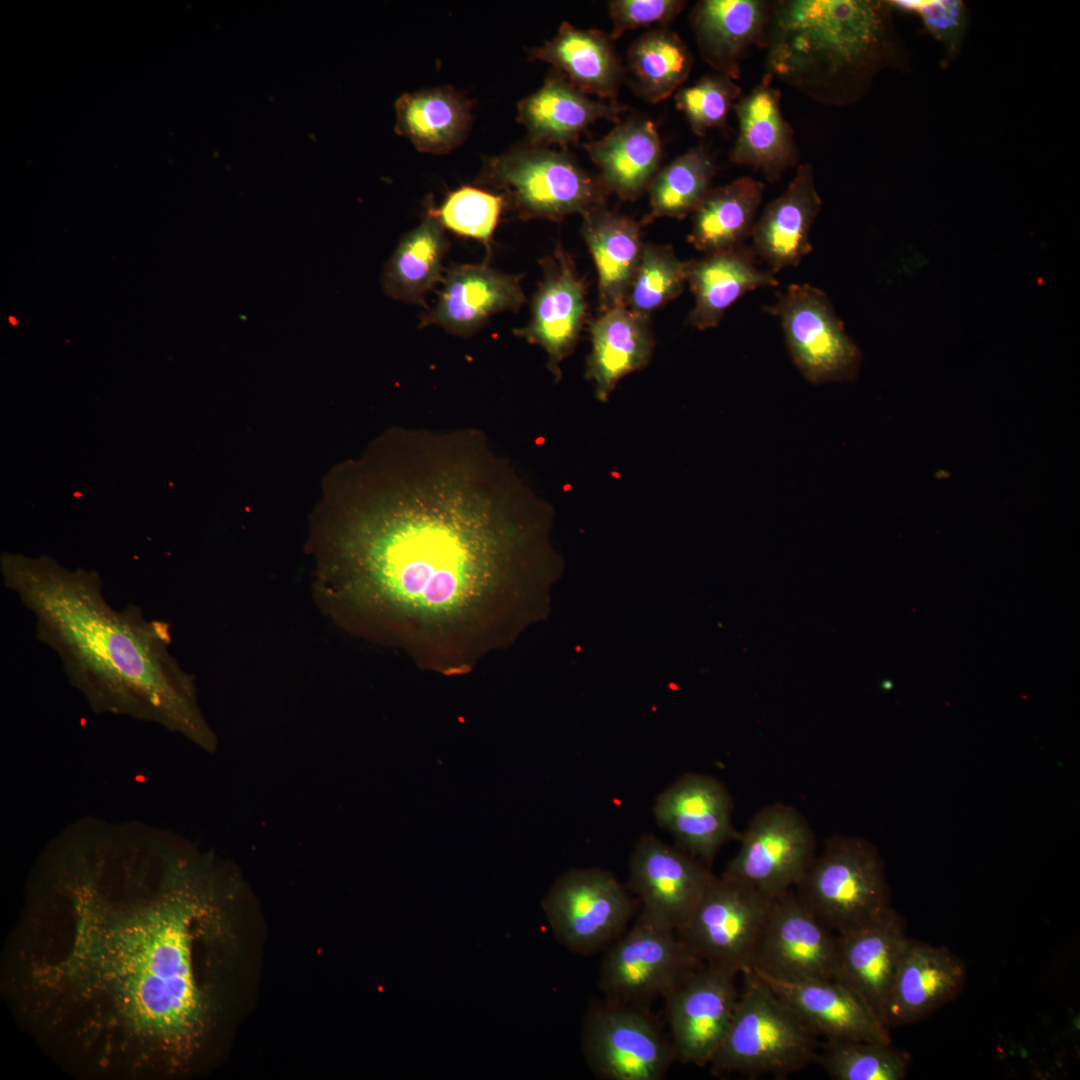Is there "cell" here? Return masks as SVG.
<instances>
[{"label": "cell", "instance_id": "1", "mask_svg": "<svg viewBox=\"0 0 1080 1080\" xmlns=\"http://www.w3.org/2000/svg\"><path fill=\"white\" fill-rule=\"evenodd\" d=\"M396 449L339 536L341 589L416 647L465 651L493 634L517 517L539 500L478 431L413 429Z\"/></svg>", "mask_w": 1080, "mask_h": 1080}, {"label": "cell", "instance_id": "2", "mask_svg": "<svg viewBox=\"0 0 1080 1080\" xmlns=\"http://www.w3.org/2000/svg\"><path fill=\"white\" fill-rule=\"evenodd\" d=\"M223 864L191 842L126 840L80 860L58 908L78 923L69 957L56 968L92 1007L90 1028L123 1032L150 1049L189 1056L207 1005L194 966V924L226 906Z\"/></svg>", "mask_w": 1080, "mask_h": 1080}, {"label": "cell", "instance_id": "3", "mask_svg": "<svg viewBox=\"0 0 1080 1080\" xmlns=\"http://www.w3.org/2000/svg\"><path fill=\"white\" fill-rule=\"evenodd\" d=\"M1 572L5 587L34 615L37 639L59 656L93 712L152 722L216 751L194 678L169 652L168 622L146 619L133 604L110 606L93 571L10 555Z\"/></svg>", "mask_w": 1080, "mask_h": 1080}, {"label": "cell", "instance_id": "4", "mask_svg": "<svg viewBox=\"0 0 1080 1080\" xmlns=\"http://www.w3.org/2000/svg\"><path fill=\"white\" fill-rule=\"evenodd\" d=\"M889 12L871 0L771 1L765 75L823 105L857 102L890 63Z\"/></svg>", "mask_w": 1080, "mask_h": 1080}, {"label": "cell", "instance_id": "5", "mask_svg": "<svg viewBox=\"0 0 1080 1080\" xmlns=\"http://www.w3.org/2000/svg\"><path fill=\"white\" fill-rule=\"evenodd\" d=\"M726 1035L708 1064L715 1076H787L814 1061L817 1035L790 1005L751 969L742 972Z\"/></svg>", "mask_w": 1080, "mask_h": 1080}, {"label": "cell", "instance_id": "6", "mask_svg": "<svg viewBox=\"0 0 1080 1080\" xmlns=\"http://www.w3.org/2000/svg\"><path fill=\"white\" fill-rule=\"evenodd\" d=\"M794 891L836 934L856 929L891 907L879 851L868 840L852 835L830 836Z\"/></svg>", "mask_w": 1080, "mask_h": 1080}, {"label": "cell", "instance_id": "7", "mask_svg": "<svg viewBox=\"0 0 1080 1080\" xmlns=\"http://www.w3.org/2000/svg\"><path fill=\"white\" fill-rule=\"evenodd\" d=\"M480 182L502 191L507 207L524 220L583 215L605 206L609 195L599 175L571 155L531 142L491 159Z\"/></svg>", "mask_w": 1080, "mask_h": 1080}, {"label": "cell", "instance_id": "8", "mask_svg": "<svg viewBox=\"0 0 1080 1080\" xmlns=\"http://www.w3.org/2000/svg\"><path fill=\"white\" fill-rule=\"evenodd\" d=\"M702 964L676 930L640 913L606 949L599 988L608 1002L647 1007Z\"/></svg>", "mask_w": 1080, "mask_h": 1080}, {"label": "cell", "instance_id": "9", "mask_svg": "<svg viewBox=\"0 0 1080 1080\" xmlns=\"http://www.w3.org/2000/svg\"><path fill=\"white\" fill-rule=\"evenodd\" d=\"M738 842L721 876L769 899L794 889L816 856L810 823L794 806L781 802L759 809Z\"/></svg>", "mask_w": 1080, "mask_h": 1080}, {"label": "cell", "instance_id": "10", "mask_svg": "<svg viewBox=\"0 0 1080 1080\" xmlns=\"http://www.w3.org/2000/svg\"><path fill=\"white\" fill-rule=\"evenodd\" d=\"M764 311L780 320L789 354L808 382L821 385L857 377L861 352L824 291L794 283Z\"/></svg>", "mask_w": 1080, "mask_h": 1080}, {"label": "cell", "instance_id": "11", "mask_svg": "<svg viewBox=\"0 0 1080 1080\" xmlns=\"http://www.w3.org/2000/svg\"><path fill=\"white\" fill-rule=\"evenodd\" d=\"M542 908L557 941L581 956L607 949L628 928L635 912L623 885L600 868L572 869L560 876Z\"/></svg>", "mask_w": 1080, "mask_h": 1080}, {"label": "cell", "instance_id": "12", "mask_svg": "<svg viewBox=\"0 0 1080 1080\" xmlns=\"http://www.w3.org/2000/svg\"><path fill=\"white\" fill-rule=\"evenodd\" d=\"M582 1050L593 1074L605 1080H660L677 1061L647 1007L606 1000L585 1016Z\"/></svg>", "mask_w": 1080, "mask_h": 1080}, {"label": "cell", "instance_id": "13", "mask_svg": "<svg viewBox=\"0 0 1080 1080\" xmlns=\"http://www.w3.org/2000/svg\"><path fill=\"white\" fill-rule=\"evenodd\" d=\"M772 902L754 889L716 876L676 932L703 964L742 973L751 967Z\"/></svg>", "mask_w": 1080, "mask_h": 1080}, {"label": "cell", "instance_id": "14", "mask_svg": "<svg viewBox=\"0 0 1080 1080\" xmlns=\"http://www.w3.org/2000/svg\"><path fill=\"white\" fill-rule=\"evenodd\" d=\"M836 938L792 889L773 899L749 969L783 981L834 979Z\"/></svg>", "mask_w": 1080, "mask_h": 1080}, {"label": "cell", "instance_id": "15", "mask_svg": "<svg viewBox=\"0 0 1080 1080\" xmlns=\"http://www.w3.org/2000/svg\"><path fill=\"white\" fill-rule=\"evenodd\" d=\"M735 976L725 968L702 964L664 998L677 1061L697 1066L710 1063L736 1007Z\"/></svg>", "mask_w": 1080, "mask_h": 1080}, {"label": "cell", "instance_id": "16", "mask_svg": "<svg viewBox=\"0 0 1080 1080\" xmlns=\"http://www.w3.org/2000/svg\"><path fill=\"white\" fill-rule=\"evenodd\" d=\"M715 878L701 860L653 835L640 837L629 861V886L641 902L640 913L676 931Z\"/></svg>", "mask_w": 1080, "mask_h": 1080}, {"label": "cell", "instance_id": "17", "mask_svg": "<svg viewBox=\"0 0 1080 1080\" xmlns=\"http://www.w3.org/2000/svg\"><path fill=\"white\" fill-rule=\"evenodd\" d=\"M539 263L542 279L532 298L530 320L513 333L546 352L547 367L558 382L561 364L575 350L583 327L587 284L561 244Z\"/></svg>", "mask_w": 1080, "mask_h": 1080}, {"label": "cell", "instance_id": "18", "mask_svg": "<svg viewBox=\"0 0 1080 1080\" xmlns=\"http://www.w3.org/2000/svg\"><path fill=\"white\" fill-rule=\"evenodd\" d=\"M733 799L717 778L686 773L656 797L653 813L657 823L676 840L678 847L710 863L727 842L738 841L732 822Z\"/></svg>", "mask_w": 1080, "mask_h": 1080}, {"label": "cell", "instance_id": "19", "mask_svg": "<svg viewBox=\"0 0 1080 1080\" xmlns=\"http://www.w3.org/2000/svg\"><path fill=\"white\" fill-rule=\"evenodd\" d=\"M905 928L903 917L890 907L874 920L837 934L834 980L858 995L881 1020L908 940Z\"/></svg>", "mask_w": 1080, "mask_h": 1080}, {"label": "cell", "instance_id": "20", "mask_svg": "<svg viewBox=\"0 0 1080 1080\" xmlns=\"http://www.w3.org/2000/svg\"><path fill=\"white\" fill-rule=\"evenodd\" d=\"M521 276L483 264H452L445 270L435 306L423 315L420 327L439 326L450 334L469 337L495 314L518 311L525 302Z\"/></svg>", "mask_w": 1080, "mask_h": 1080}, {"label": "cell", "instance_id": "21", "mask_svg": "<svg viewBox=\"0 0 1080 1080\" xmlns=\"http://www.w3.org/2000/svg\"><path fill=\"white\" fill-rule=\"evenodd\" d=\"M964 963L948 948L908 938L882 1021L889 1029L918 1022L950 1002L963 988Z\"/></svg>", "mask_w": 1080, "mask_h": 1080}, {"label": "cell", "instance_id": "22", "mask_svg": "<svg viewBox=\"0 0 1080 1080\" xmlns=\"http://www.w3.org/2000/svg\"><path fill=\"white\" fill-rule=\"evenodd\" d=\"M764 75L762 81L734 105L738 134L729 158L761 171L776 182L799 162L795 133L783 115L781 93Z\"/></svg>", "mask_w": 1080, "mask_h": 1080}, {"label": "cell", "instance_id": "23", "mask_svg": "<svg viewBox=\"0 0 1080 1080\" xmlns=\"http://www.w3.org/2000/svg\"><path fill=\"white\" fill-rule=\"evenodd\" d=\"M822 206L811 163L799 164L787 189L763 210L752 250L773 274L796 267L812 251L809 234Z\"/></svg>", "mask_w": 1080, "mask_h": 1080}, {"label": "cell", "instance_id": "24", "mask_svg": "<svg viewBox=\"0 0 1080 1080\" xmlns=\"http://www.w3.org/2000/svg\"><path fill=\"white\" fill-rule=\"evenodd\" d=\"M754 973L774 989L817 1036L892 1042L887 1026L877 1014L840 982L834 979L783 981Z\"/></svg>", "mask_w": 1080, "mask_h": 1080}, {"label": "cell", "instance_id": "25", "mask_svg": "<svg viewBox=\"0 0 1080 1080\" xmlns=\"http://www.w3.org/2000/svg\"><path fill=\"white\" fill-rule=\"evenodd\" d=\"M771 1L701 0L690 14L702 60L717 73L734 80L741 63L754 48H762Z\"/></svg>", "mask_w": 1080, "mask_h": 1080}, {"label": "cell", "instance_id": "26", "mask_svg": "<svg viewBox=\"0 0 1080 1080\" xmlns=\"http://www.w3.org/2000/svg\"><path fill=\"white\" fill-rule=\"evenodd\" d=\"M757 261L752 248L744 245L686 261V282L695 297L689 324L699 330L717 327L740 297L777 286L774 274L760 269Z\"/></svg>", "mask_w": 1080, "mask_h": 1080}, {"label": "cell", "instance_id": "27", "mask_svg": "<svg viewBox=\"0 0 1080 1080\" xmlns=\"http://www.w3.org/2000/svg\"><path fill=\"white\" fill-rule=\"evenodd\" d=\"M626 107L597 101L578 90L556 72L518 103V121L529 132L530 142L566 146L598 120L621 122Z\"/></svg>", "mask_w": 1080, "mask_h": 1080}, {"label": "cell", "instance_id": "28", "mask_svg": "<svg viewBox=\"0 0 1080 1080\" xmlns=\"http://www.w3.org/2000/svg\"><path fill=\"white\" fill-rule=\"evenodd\" d=\"M591 351L586 378L595 387L596 398L607 402L619 381L645 368L655 346L649 317L625 305L603 312L589 322Z\"/></svg>", "mask_w": 1080, "mask_h": 1080}, {"label": "cell", "instance_id": "29", "mask_svg": "<svg viewBox=\"0 0 1080 1080\" xmlns=\"http://www.w3.org/2000/svg\"><path fill=\"white\" fill-rule=\"evenodd\" d=\"M612 40L597 29H579L563 22L557 34L529 51L532 59L552 65L554 72L585 94L616 104L624 67Z\"/></svg>", "mask_w": 1080, "mask_h": 1080}, {"label": "cell", "instance_id": "30", "mask_svg": "<svg viewBox=\"0 0 1080 1080\" xmlns=\"http://www.w3.org/2000/svg\"><path fill=\"white\" fill-rule=\"evenodd\" d=\"M599 168L609 194L635 200L647 191L659 170L662 144L656 125L644 117L619 122L607 135L584 145Z\"/></svg>", "mask_w": 1080, "mask_h": 1080}, {"label": "cell", "instance_id": "31", "mask_svg": "<svg viewBox=\"0 0 1080 1080\" xmlns=\"http://www.w3.org/2000/svg\"><path fill=\"white\" fill-rule=\"evenodd\" d=\"M582 218L581 232L598 276L599 312L625 305L642 257L640 223L605 206Z\"/></svg>", "mask_w": 1080, "mask_h": 1080}, {"label": "cell", "instance_id": "32", "mask_svg": "<svg viewBox=\"0 0 1080 1080\" xmlns=\"http://www.w3.org/2000/svg\"><path fill=\"white\" fill-rule=\"evenodd\" d=\"M395 110L396 132L432 154H445L460 145L471 122L470 102L446 86L403 94Z\"/></svg>", "mask_w": 1080, "mask_h": 1080}, {"label": "cell", "instance_id": "33", "mask_svg": "<svg viewBox=\"0 0 1080 1080\" xmlns=\"http://www.w3.org/2000/svg\"><path fill=\"white\" fill-rule=\"evenodd\" d=\"M764 184L744 176L710 189L692 213L688 242L711 254L743 245L751 237Z\"/></svg>", "mask_w": 1080, "mask_h": 1080}, {"label": "cell", "instance_id": "34", "mask_svg": "<svg viewBox=\"0 0 1080 1080\" xmlns=\"http://www.w3.org/2000/svg\"><path fill=\"white\" fill-rule=\"evenodd\" d=\"M449 247L444 228L427 212L418 226L400 238L384 264V293L395 300L424 304L426 294L443 280V259Z\"/></svg>", "mask_w": 1080, "mask_h": 1080}, {"label": "cell", "instance_id": "35", "mask_svg": "<svg viewBox=\"0 0 1080 1080\" xmlns=\"http://www.w3.org/2000/svg\"><path fill=\"white\" fill-rule=\"evenodd\" d=\"M692 66L693 55L679 35L667 27H656L630 45L624 77L636 96L658 103L679 89Z\"/></svg>", "mask_w": 1080, "mask_h": 1080}, {"label": "cell", "instance_id": "36", "mask_svg": "<svg viewBox=\"0 0 1080 1080\" xmlns=\"http://www.w3.org/2000/svg\"><path fill=\"white\" fill-rule=\"evenodd\" d=\"M714 158L703 145L690 148L658 170L647 192L650 213L644 223L655 218L671 217L682 220L692 214L717 172Z\"/></svg>", "mask_w": 1080, "mask_h": 1080}, {"label": "cell", "instance_id": "37", "mask_svg": "<svg viewBox=\"0 0 1080 1080\" xmlns=\"http://www.w3.org/2000/svg\"><path fill=\"white\" fill-rule=\"evenodd\" d=\"M814 1061L834 1080H902L910 1057L892 1042L826 1039Z\"/></svg>", "mask_w": 1080, "mask_h": 1080}, {"label": "cell", "instance_id": "38", "mask_svg": "<svg viewBox=\"0 0 1080 1080\" xmlns=\"http://www.w3.org/2000/svg\"><path fill=\"white\" fill-rule=\"evenodd\" d=\"M685 283V262L677 258L672 247L644 243L625 306L650 317L652 312L681 295Z\"/></svg>", "mask_w": 1080, "mask_h": 1080}, {"label": "cell", "instance_id": "39", "mask_svg": "<svg viewBox=\"0 0 1080 1080\" xmlns=\"http://www.w3.org/2000/svg\"><path fill=\"white\" fill-rule=\"evenodd\" d=\"M505 208L503 195L479 187L462 186L450 192L439 208L430 206L427 212L444 229L479 241L490 254L492 237Z\"/></svg>", "mask_w": 1080, "mask_h": 1080}, {"label": "cell", "instance_id": "40", "mask_svg": "<svg viewBox=\"0 0 1080 1080\" xmlns=\"http://www.w3.org/2000/svg\"><path fill=\"white\" fill-rule=\"evenodd\" d=\"M736 80L721 74L703 75L693 84L679 88L675 103L697 136H704L726 124L727 116L741 95Z\"/></svg>", "mask_w": 1080, "mask_h": 1080}, {"label": "cell", "instance_id": "41", "mask_svg": "<svg viewBox=\"0 0 1080 1080\" xmlns=\"http://www.w3.org/2000/svg\"><path fill=\"white\" fill-rule=\"evenodd\" d=\"M891 7L917 14L949 54L957 51L966 29V11L957 0H895Z\"/></svg>", "mask_w": 1080, "mask_h": 1080}, {"label": "cell", "instance_id": "42", "mask_svg": "<svg viewBox=\"0 0 1080 1080\" xmlns=\"http://www.w3.org/2000/svg\"><path fill=\"white\" fill-rule=\"evenodd\" d=\"M681 0H611L608 2L612 30L609 38L619 39L629 30L653 26L667 27L684 9Z\"/></svg>", "mask_w": 1080, "mask_h": 1080}, {"label": "cell", "instance_id": "43", "mask_svg": "<svg viewBox=\"0 0 1080 1080\" xmlns=\"http://www.w3.org/2000/svg\"><path fill=\"white\" fill-rule=\"evenodd\" d=\"M9 322L13 326L17 325V320H16V318L14 316H9Z\"/></svg>", "mask_w": 1080, "mask_h": 1080}]
</instances>
